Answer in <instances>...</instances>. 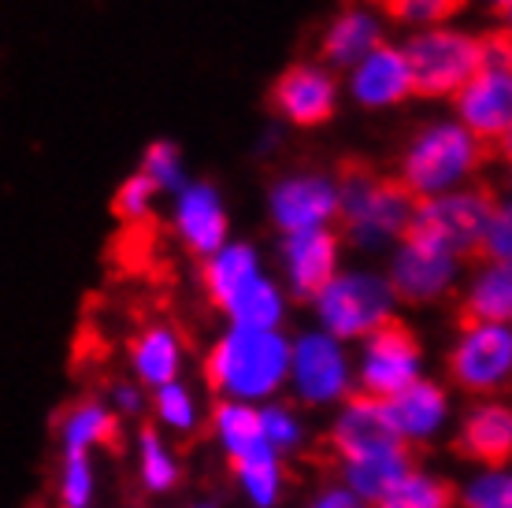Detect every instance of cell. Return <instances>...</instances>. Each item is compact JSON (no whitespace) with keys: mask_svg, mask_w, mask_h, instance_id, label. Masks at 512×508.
Returning a JSON list of instances; mask_svg holds the SVG:
<instances>
[{"mask_svg":"<svg viewBox=\"0 0 512 508\" xmlns=\"http://www.w3.org/2000/svg\"><path fill=\"white\" fill-rule=\"evenodd\" d=\"M290 375V342L279 331L231 327L205 360V379L223 401H264Z\"/></svg>","mask_w":512,"mask_h":508,"instance_id":"cell-1","label":"cell"},{"mask_svg":"<svg viewBox=\"0 0 512 508\" xmlns=\"http://www.w3.org/2000/svg\"><path fill=\"white\" fill-rule=\"evenodd\" d=\"M487 156V145L472 138L457 119H435L405 145L401 164H397V182L416 197L431 201L442 193L472 186Z\"/></svg>","mask_w":512,"mask_h":508,"instance_id":"cell-2","label":"cell"},{"mask_svg":"<svg viewBox=\"0 0 512 508\" xmlns=\"http://www.w3.org/2000/svg\"><path fill=\"white\" fill-rule=\"evenodd\" d=\"M416 204L420 201L397 178H383L364 167H353L338 178V223L360 249L401 242L416 219Z\"/></svg>","mask_w":512,"mask_h":508,"instance_id":"cell-3","label":"cell"},{"mask_svg":"<svg viewBox=\"0 0 512 508\" xmlns=\"http://www.w3.org/2000/svg\"><path fill=\"white\" fill-rule=\"evenodd\" d=\"M412 71V86L423 97H457L468 78L483 67V34L461 30V26H435L409 34L401 45Z\"/></svg>","mask_w":512,"mask_h":508,"instance_id":"cell-4","label":"cell"},{"mask_svg":"<svg viewBox=\"0 0 512 508\" xmlns=\"http://www.w3.org/2000/svg\"><path fill=\"white\" fill-rule=\"evenodd\" d=\"M394 293L383 275L372 271H338L327 290L316 297L323 334L338 338H368L394 316Z\"/></svg>","mask_w":512,"mask_h":508,"instance_id":"cell-5","label":"cell"},{"mask_svg":"<svg viewBox=\"0 0 512 508\" xmlns=\"http://www.w3.org/2000/svg\"><path fill=\"white\" fill-rule=\"evenodd\" d=\"M490 212H494V197L487 190L464 186V190L442 193V197L416 204L412 230H420L423 238L442 245L457 260H475Z\"/></svg>","mask_w":512,"mask_h":508,"instance_id":"cell-6","label":"cell"},{"mask_svg":"<svg viewBox=\"0 0 512 508\" xmlns=\"http://www.w3.org/2000/svg\"><path fill=\"white\" fill-rule=\"evenodd\" d=\"M461 260L453 253H446L442 245H435L431 238H423L420 230H412L397 242L394 260H390V293L394 301H409V305H431L442 293L453 286Z\"/></svg>","mask_w":512,"mask_h":508,"instance_id":"cell-7","label":"cell"},{"mask_svg":"<svg viewBox=\"0 0 512 508\" xmlns=\"http://www.w3.org/2000/svg\"><path fill=\"white\" fill-rule=\"evenodd\" d=\"M453 119L472 138L505 141L512 134V64H483L453 97Z\"/></svg>","mask_w":512,"mask_h":508,"instance_id":"cell-8","label":"cell"},{"mask_svg":"<svg viewBox=\"0 0 512 508\" xmlns=\"http://www.w3.org/2000/svg\"><path fill=\"white\" fill-rule=\"evenodd\" d=\"M416 368H420V342L416 334L390 316L379 331L368 334L364 345V368H360V394L372 401H386V397L401 394L405 386L416 382Z\"/></svg>","mask_w":512,"mask_h":508,"instance_id":"cell-9","label":"cell"},{"mask_svg":"<svg viewBox=\"0 0 512 508\" xmlns=\"http://www.w3.org/2000/svg\"><path fill=\"white\" fill-rule=\"evenodd\" d=\"M271 223L282 234L331 227L338 219V178L327 171H294L271 186Z\"/></svg>","mask_w":512,"mask_h":508,"instance_id":"cell-10","label":"cell"},{"mask_svg":"<svg viewBox=\"0 0 512 508\" xmlns=\"http://www.w3.org/2000/svg\"><path fill=\"white\" fill-rule=\"evenodd\" d=\"M338 104H342V86L327 64L286 67L271 86V108L290 127H323L334 119Z\"/></svg>","mask_w":512,"mask_h":508,"instance_id":"cell-11","label":"cell"},{"mask_svg":"<svg viewBox=\"0 0 512 508\" xmlns=\"http://www.w3.org/2000/svg\"><path fill=\"white\" fill-rule=\"evenodd\" d=\"M449 379L464 394H490L512 379V327H468L449 353Z\"/></svg>","mask_w":512,"mask_h":508,"instance_id":"cell-12","label":"cell"},{"mask_svg":"<svg viewBox=\"0 0 512 508\" xmlns=\"http://www.w3.org/2000/svg\"><path fill=\"white\" fill-rule=\"evenodd\" d=\"M171 223H175L179 242L201 260H208L231 242V216H227V204L212 182H193L190 178L171 201Z\"/></svg>","mask_w":512,"mask_h":508,"instance_id":"cell-13","label":"cell"},{"mask_svg":"<svg viewBox=\"0 0 512 508\" xmlns=\"http://www.w3.org/2000/svg\"><path fill=\"white\" fill-rule=\"evenodd\" d=\"M338 256H342V238L334 227L282 234V271L301 301H316L327 290V282L338 275Z\"/></svg>","mask_w":512,"mask_h":508,"instance_id":"cell-14","label":"cell"},{"mask_svg":"<svg viewBox=\"0 0 512 508\" xmlns=\"http://www.w3.org/2000/svg\"><path fill=\"white\" fill-rule=\"evenodd\" d=\"M346 89L353 104L368 108V112H383V108H397L409 97H416L412 86V71L401 45H379L368 52L360 64L346 71Z\"/></svg>","mask_w":512,"mask_h":508,"instance_id":"cell-15","label":"cell"},{"mask_svg":"<svg viewBox=\"0 0 512 508\" xmlns=\"http://www.w3.org/2000/svg\"><path fill=\"white\" fill-rule=\"evenodd\" d=\"M401 445H405V438L390 427V420L383 416V405L364 394L349 397L346 412L338 416L331 431V449L346 464L379 457V453H390V449H401Z\"/></svg>","mask_w":512,"mask_h":508,"instance_id":"cell-16","label":"cell"},{"mask_svg":"<svg viewBox=\"0 0 512 508\" xmlns=\"http://www.w3.org/2000/svg\"><path fill=\"white\" fill-rule=\"evenodd\" d=\"M290 371L297 394L320 405L346 390V356L331 334H305L290 345Z\"/></svg>","mask_w":512,"mask_h":508,"instance_id":"cell-17","label":"cell"},{"mask_svg":"<svg viewBox=\"0 0 512 508\" xmlns=\"http://www.w3.org/2000/svg\"><path fill=\"white\" fill-rule=\"evenodd\" d=\"M379 45H386L383 19L372 8H364V4H349V8H342L327 23L320 52H323V64L331 67V71H349V67L360 64Z\"/></svg>","mask_w":512,"mask_h":508,"instance_id":"cell-18","label":"cell"},{"mask_svg":"<svg viewBox=\"0 0 512 508\" xmlns=\"http://www.w3.org/2000/svg\"><path fill=\"white\" fill-rule=\"evenodd\" d=\"M457 457L487 464V468H505L512 460V408L505 405H483L472 408L457 434Z\"/></svg>","mask_w":512,"mask_h":508,"instance_id":"cell-19","label":"cell"},{"mask_svg":"<svg viewBox=\"0 0 512 508\" xmlns=\"http://www.w3.org/2000/svg\"><path fill=\"white\" fill-rule=\"evenodd\" d=\"M119 434L116 412L101 397H82L67 405L56 423V445L60 457H93L101 445H108Z\"/></svg>","mask_w":512,"mask_h":508,"instance_id":"cell-20","label":"cell"},{"mask_svg":"<svg viewBox=\"0 0 512 508\" xmlns=\"http://www.w3.org/2000/svg\"><path fill=\"white\" fill-rule=\"evenodd\" d=\"M130 375L145 394L182 379V342L171 327H145L130 342Z\"/></svg>","mask_w":512,"mask_h":508,"instance_id":"cell-21","label":"cell"},{"mask_svg":"<svg viewBox=\"0 0 512 508\" xmlns=\"http://www.w3.org/2000/svg\"><path fill=\"white\" fill-rule=\"evenodd\" d=\"M490 323H512V264H479L461 301V331Z\"/></svg>","mask_w":512,"mask_h":508,"instance_id":"cell-22","label":"cell"},{"mask_svg":"<svg viewBox=\"0 0 512 508\" xmlns=\"http://www.w3.org/2000/svg\"><path fill=\"white\" fill-rule=\"evenodd\" d=\"M379 405H383V416L401 438H423V434L435 431L442 416H446V397H442L435 382H412L401 394L386 397Z\"/></svg>","mask_w":512,"mask_h":508,"instance_id":"cell-23","label":"cell"},{"mask_svg":"<svg viewBox=\"0 0 512 508\" xmlns=\"http://www.w3.org/2000/svg\"><path fill=\"white\" fill-rule=\"evenodd\" d=\"M256 275H264L260 267V256L249 242H227L219 253H212L201 267V282H205V293L212 297V305L223 308L234 293L242 290L245 282H253Z\"/></svg>","mask_w":512,"mask_h":508,"instance_id":"cell-24","label":"cell"},{"mask_svg":"<svg viewBox=\"0 0 512 508\" xmlns=\"http://www.w3.org/2000/svg\"><path fill=\"white\" fill-rule=\"evenodd\" d=\"M212 434H216L219 449L227 453L231 464L271 453L264 442V427H260V408L242 405V401H219L212 412Z\"/></svg>","mask_w":512,"mask_h":508,"instance_id":"cell-25","label":"cell"},{"mask_svg":"<svg viewBox=\"0 0 512 508\" xmlns=\"http://www.w3.org/2000/svg\"><path fill=\"white\" fill-rule=\"evenodd\" d=\"M219 312L231 319V327H245V331H279L282 312H286V297H282V290L268 275H256V279L245 282L242 290L234 293Z\"/></svg>","mask_w":512,"mask_h":508,"instance_id":"cell-26","label":"cell"},{"mask_svg":"<svg viewBox=\"0 0 512 508\" xmlns=\"http://www.w3.org/2000/svg\"><path fill=\"white\" fill-rule=\"evenodd\" d=\"M134 468H138L141 490L153 497L171 494L182 479L179 457L167 442V434H160L156 427H141L138 438H134Z\"/></svg>","mask_w":512,"mask_h":508,"instance_id":"cell-27","label":"cell"},{"mask_svg":"<svg viewBox=\"0 0 512 508\" xmlns=\"http://www.w3.org/2000/svg\"><path fill=\"white\" fill-rule=\"evenodd\" d=\"M349 479H353V486H357L360 497H368V501H375V505H379L386 494H394L397 486L412 479L409 445H401V449H390V453H379V457H368V460L349 464Z\"/></svg>","mask_w":512,"mask_h":508,"instance_id":"cell-28","label":"cell"},{"mask_svg":"<svg viewBox=\"0 0 512 508\" xmlns=\"http://www.w3.org/2000/svg\"><path fill=\"white\" fill-rule=\"evenodd\" d=\"M149 408H153V423L160 434H193L201 427V405L186 382H167L160 390L149 394Z\"/></svg>","mask_w":512,"mask_h":508,"instance_id":"cell-29","label":"cell"},{"mask_svg":"<svg viewBox=\"0 0 512 508\" xmlns=\"http://www.w3.org/2000/svg\"><path fill=\"white\" fill-rule=\"evenodd\" d=\"M97 464L93 457H60L56 468V508H93L97 505Z\"/></svg>","mask_w":512,"mask_h":508,"instance_id":"cell-30","label":"cell"},{"mask_svg":"<svg viewBox=\"0 0 512 508\" xmlns=\"http://www.w3.org/2000/svg\"><path fill=\"white\" fill-rule=\"evenodd\" d=\"M231 468H234V475H238V483H242L245 497H249L256 508L275 505L279 486H282V468H279V457H275V453L245 457V460H238V464H231Z\"/></svg>","mask_w":512,"mask_h":508,"instance_id":"cell-31","label":"cell"},{"mask_svg":"<svg viewBox=\"0 0 512 508\" xmlns=\"http://www.w3.org/2000/svg\"><path fill=\"white\" fill-rule=\"evenodd\" d=\"M138 175H145L156 186V193H175L190 182L186 175V164H182V153L175 141H153L145 153H141V167Z\"/></svg>","mask_w":512,"mask_h":508,"instance_id":"cell-32","label":"cell"},{"mask_svg":"<svg viewBox=\"0 0 512 508\" xmlns=\"http://www.w3.org/2000/svg\"><path fill=\"white\" fill-rule=\"evenodd\" d=\"M464 8V0H386L390 19L401 26H409L412 34L420 30H435V26H449L453 15Z\"/></svg>","mask_w":512,"mask_h":508,"instance_id":"cell-33","label":"cell"},{"mask_svg":"<svg viewBox=\"0 0 512 508\" xmlns=\"http://www.w3.org/2000/svg\"><path fill=\"white\" fill-rule=\"evenodd\" d=\"M453 501H457L453 483L412 475L409 483H401L394 494H386L375 508H453Z\"/></svg>","mask_w":512,"mask_h":508,"instance_id":"cell-34","label":"cell"},{"mask_svg":"<svg viewBox=\"0 0 512 508\" xmlns=\"http://www.w3.org/2000/svg\"><path fill=\"white\" fill-rule=\"evenodd\" d=\"M475 260L479 264H512V197L509 201H494V212L487 219Z\"/></svg>","mask_w":512,"mask_h":508,"instance_id":"cell-35","label":"cell"},{"mask_svg":"<svg viewBox=\"0 0 512 508\" xmlns=\"http://www.w3.org/2000/svg\"><path fill=\"white\" fill-rule=\"evenodd\" d=\"M156 186L149 182L145 175H134L123 178V186L116 190V201H112V208H116V216L119 219H130V223H141V219H149L153 216V208H156Z\"/></svg>","mask_w":512,"mask_h":508,"instance_id":"cell-36","label":"cell"},{"mask_svg":"<svg viewBox=\"0 0 512 508\" xmlns=\"http://www.w3.org/2000/svg\"><path fill=\"white\" fill-rule=\"evenodd\" d=\"M260 427H264V442H268V449L275 453V457L297 449V442H301V431H297L294 416H290L282 405L264 408V412H260Z\"/></svg>","mask_w":512,"mask_h":508,"instance_id":"cell-37","label":"cell"},{"mask_svg":"<svg viewBox=\"0 0 512 508\" xmlns=\"http://www.w3.org/2000/svg\"><path fill=\"white\" fill-rule=\"evenodd\" d=\"M464 508H512V475L490 471L464 494Z\"/></svg>","mask_w":512,"mask_h":508,"instance_id":"cell-38","label":"cell"},{"mask_svg":"<svg viewBox=\"0 0 512 508\" xmlns=\"http://www.w3.org/2000/svg\"><path fill=\"white\" fill-rule=\"evenodd\" d=\"M108 408L116 412V420H138L149 412V394L141 390L138 382H119L112 397H108Z\"/></svg>","mask_w":512,"mask_h":508,"instance_id":"cell-39","label":"cell"},{"mask_svg":"<svg viewBox=\"0 0 512 508\" xmlns=\"http://www.w3.org/2000/svg\"><path fill=\"white\" fill-rule=\"evenodd\" d=\"M316 508H360V505H357V497H349V494H327Z\"/></svg>","mask_w":512,"mask_h":508,"instance_id":"cell-40","label":"cell"},{"mask_svg":"<svg viewBox=\"0 0 512 508\" xmlns=\"http://www.w3.org/2000/svg\"><path fill=\"white\" fill-rule=\"evenodd\" d=\"M501 34H509V38H512V0L501 8Z\"/></svg>","mask_w":512,"mask_h":508,"instance_id":"cell-41","label":"cell"},{"mask_svg":"<svg viewBox=\"0 0 512 508\" xmlns=\"http://www.w3.org/2000/svg\"><path fill=\"white\" fill-rule=\"evenodd\" d=\"M475 4H483V8H490V12H501L509 0H475Z\"/></svg>","mask_w":512,"mask_h":508,"instance_id":"cell-42","label":"cell"},{"mask_svg":"<svg viewBox=\"0 0 512 508\" xmlns=\"http://www.w3.org/2000/svg\"><path fill=\"white\" fill-rule=\"evenodd\" d=\"M190 508H216V505H190Z\"/></svg>","mask_w":512,"mask_h":508,"instance_id":"cell-43","label":"cell"},{"mask_svg":"<svg viewBox=\"0 0 512 508\" xmlns=\"http://www.w3.org/2000/svg\"><path fill=\"white\" fill-rule=\"evenodd\" d=\"M509 186H512V160H509Z\"/></svg>","mask_w":512,"mask_h":508,"instance_id":"cell-44","label":"cell"},{"mask_svg":"<svg viewBox=\"0 0 512 508\" xmlns=\"http://www.w3.org/2000/svg\"><path fill=\"white\" fill-rule=\"evenodd\" d=\"M383 4H386V0H383Z\"/></svg>","mask_w":512,"mask_h":508,"instance_id":"cell-45","label":"cell"}]
</instances>
